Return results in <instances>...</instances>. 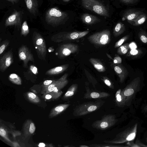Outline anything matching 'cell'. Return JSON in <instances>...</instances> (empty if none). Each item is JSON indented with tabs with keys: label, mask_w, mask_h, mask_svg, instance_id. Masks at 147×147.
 <instances>
[{
	"label": "cell",
	"mask_w": 147,
	"mask_h": 147,
	"mask_svg": "<svg viewBox=\"0 0 147 147\" xmlns=\"http://www.w3.org/2000/svg\"><path fill=\"white\" fill-rule=\"evenodd\" d=\"M67 13L57 7L49 9L46 13L45 20L47 24L53 26L64 23L68 19Z\"/></svg>",
	"instance_id": "6da1fadb"
},
{
	"label": "cell",
	"mask_w": 147,
	"mask_h": 147,
	"mask_svg": "<svg viewBox=\"0 0 147 147\" xmlns=\"http://www.w3.org/2000/svg\"><path fill=\"white\" fill-rule=\"evenodd\" d=\"M105 102V101L101 100L84 102L75 107L73 109V114L76 117L85 115L98 110Z\"/></svg>",
	"instance_id": "7a4b0ae2"
},
{
	"label": "cell",
	"mask_w": 147,
	"mask_h": 147,
	"mask_svg": "<svg viewBox=\"0 0 147 147\" xmlns=\"http://www.w3.org/2000/svg\"><path fill=\"white\" fill-rule=\"evenodd\" d=\"M137 127L138 124L136 123L118 134L114 139L105 140L103 142L106 143L115 144H122L132 141L136 137Z\"/></svg>",
	"instance_id": "3957f363"
},
{
	"label": "cell",
	"mask_w": 147,
	"mask_h": 147,
	"mask_svg": "<svg viewBox=\"0 0 147 147\" xmlns=\"http://www.w3.org/2000/svg\"><path fill=\"white\" fill-rule=\"evenodd\" d=\"M82 5L86 9L93 12L100 16L109 17V13L106 7L98 0H81Z\"/></svg>",
	"instance_id": "277c9868"
},
{
	"label": "cell",
	"mask_w": 147,
	"mask_h": 147,
	"mask_svg": "<svg viewBox=\"0 0 147 147\" xmlns=\"http://www.w3.org/2000/svg\"><path fill=\"white\" fill-rule=\"evenodd\" d=\"M140 79L137 77L132 80L121 92L125 98V105L129 106L140 89Z\"/></svg>",
	"instance_id": "5b68a950"
},
{
	"label": "cell",
	"mask_w": 147,
	"mask_h": 147,
	"mask_svg": "<svg viewBox=\"0 0 147 147\" xmlns=\"http://www.w3.org/2000/svg\"><path fill=\"white\" fill-rule=\"evenodd\" d=\"M32 38L33 43L38 58L45 61L47 49L44 38L39 33L36 32H33Z\"/></svg>",
	"instance_id": "8992f818"
},
{
	"label": "cell",
	"mask_w": 147,
	"mask_h": 147,
	"mask_svg": "<svg viewBox=\"0 0 147 147\" xmlns=\"http://www.w3.org/2000/svg\"><path fill=\"white\" fill-rule=\"evenodd\" d=\"M91 43L98 45H105L109 43L111 40V33L108 29L97 32L88 37Z\"/></svg>",
	"instance_id": "52a82bcc"
},
{
	"label": "cell",
	"mask_w": 147,
	"mask_h": 147,
	"mask_svg": "<svg viewBox=\"0 0 147 147\" xmlns=\"http://www.w3.org/2000/svg\"><path fill=\"white\" fill-rule=\"evenodd\" d=\"M117 121V119L115 115L108 114L104 115L100 120L94 121L92 126L96 129L104 130L113 126Z\"/></svg>",
	"instance_id": "ba28073f"
},
{
	"label": "cell",
	"mask_w": 147,
	"mask_h": 147,
	"mask_svg": "<svg viewBox=\"0 0 147 147\" xmlns=\"http://www.w3.org/2000/svg\"><path fill=\"white\" fill-rule=\"evenodd\" d=\"M89 32V31L74 32H61L53 36L51 40L55 42H59L67 40H75L82 38Z\"/></svg>",
	"instance_id": "9c48e42d"
},
{
	"label": "cell",
	"mask_w": 147,
	"mask_h": 147,
	"mask_svg": "<svg viewBox=\"0 0 147 147\" xmlns=\"http://www.w3.org/2000/svg\"><path fill=\"white\" fill-rule=\"evenodd\" d=\"M23 13V11H22L16 10L13 12L6 19L5 23V26H14L19 30L22 25V18Z\"/></svg>",
	"instance_id": "30bf717a"
},
{
	"label": "cell",
	"mask_w": 147,
	"mask_h": 147,
	"mask_svg": "<svg viewBox=\"0 0 147 147\" xmlns=\"http://www.w3.org/2000/svg\"><path fill=\"white\" fill-rule=\"evenodd\" d=\"M18 56L20 59L22 61L23 66L27 68L29 61L34 62L33 54L30 50L25 45H22L19 49Z\"/></svg>",
	"instance_id": "8fae6325"
},
{
	"label": "cell",
	"mask_w": 147,
	"mask_h": 147,
	"mask_svg": "<svg viewBox=\"0 0 147 147\" xmlns=\"http://www.w3.org/2000/svg\"><path fill=\"white\" fill-rule=\"evenodd\" d=\"M78 49V46L77 45L73 43L66 44L60 47L58 54L59 57H64L76 52Z\"/></svg>",
	"instance_id": "7c38bea8"
},
{
	"label": "cell",
	"mask_w": 147,
	"mask_h": 147,
	"mask_svg": "<svg viewBox=\"0 0 147 147\" xmlns=\"http://www.w3.org/2000/svg\"><path fill=\"white\" fill-rule=\"evenodd\" d=\"M13 53L11 50L5 53L0 59V70L3 72L13 63Z\"/></svg>",
	"instance_id": "4fadbf2b"
},
{
	"label": "cell",
	"mask_w": 147,
	"mask_h": 147,
	"mask_svg": "<svg viewBox=\"0 0 147 147\" xmlns=\"http://www.w3.org/2000/svg\"><path fill=\"white\" fill-rule=\"evenodd\" d=\"M143 12L142 10L134 9H126L123 14L122 19L123 20H126L129 23Z\"/></svg>",
	"instance_id": "5bb4252c"
},
{
	"label": "cell",
	"mask_w": 147,
	"mask_h": 147,
	"mask_svg": "<svg viewBox=\"0 0 147 147\" xmlns=\"http://www.w3.org/2000/svg\"><path fill=\"white\" fill-rule=\"evenodd\" d=\"M86 92L84 96L85 99H100L106 98L110 96V94L106 92L92 91L88 87H86Z\"/></svg>",
	"instance_id": "9a60e30c"
},
{
	"label": "cell",
	"mask_w": 147,
	"mask_h": 147,
	"mask_svg": "<svg viewBox=\"0 0 147 147\" xmlns=\"http://www.w3.org/2000/svg\"><path fill=\"white\" fill-rule=\"evenodd\" d=\"M113 66L114 71L119 78L120 82L123 83L128 74L127 70L122 64H115Z\"/></svg>",
	"instance_id": "2e32d148"
},
{
	"label": "cell",
	"mask_w": 147,
	"mask_h": 147,
	"mask_svg": "<svg viewBox=\"0 0 147 147\" xmlns=\"http://www.w3.org/2000/svg\"><path fill=\"white\" fill-rule=\"evenodd\" d=\"M81 19L84 24L91 25L100 21V20L95 16L88 13L83 14L81 16Z\"/></svg>",
	"instance_id": "e0dca14e"
},
{
	"label": "cell",
	"mask_w": 147,
	"mask_h": 147,
	"mask_svg": "<svg viewBox=\"0 0 147 147\" xmlns=\"http://www.w3.org/2000/svg\"><path fill=\"white\" fill-rule=\"evenodd\" d=\"M26 7L29 12L35 16L38 11V2L37 0H25Z\"/></svg>",
	"instance_id": "ac0fdd59"
},
{
	"label": "cell",
	"mask_w": 147,
	"mask_h": 147,
	"mask_svg": "<svg viewBox=\"0 0 147 147\" xmlns=\"http://www.w3.org/2000/svg\"><path fill=\"white\" fill-rule=\"evenodd\" d=\"M69 65L66 64L57 66L47 71L45 73L46 75H56L63 73L68 67Z\"/></svg>",
	"instance_id": "d6986e66"
},
{
	"label": "cell",
	"mask_w": 147,
	"mask_h": 147,
	"mask_svg": "<svg viewBox=\"0 0 147 147\" xmlns=\"http://www.w3.org/2000/svg\"><path fill=\"white\" fill-rule=\"evenodd\" d=\"M121 90L119 89L116 92L115 95V102L117 106L120 107H122L125 105V98L121 92Z\"/></svg>",
	"instance_id": "ffe728a7"
},
{
	"label": "cell",
	"mask_w": 147,
	"mask_h": 147,
	"mask_svg": "<svg viewBox=\"0 0 147 147\" xmlns=\"http://www.w3.org/2000/svg\"><path fill=\"white\" fill-rule=\"evenodd\" d=\"M89 61L96 69L99 72H104L106 69L102 63L99 60L96 58H91Z\"/></svg>",
	"instance_id": "44dd1931"
},
{
	"label": "cell",
	"mask_w": 147,
	"mask_h": 147,
	"mask_svg": "<svg viewBox=\"0 0 147 147\" xmlns=\"http://www.w3.org/2000/svg\"><path fill=\"white\" fill-rule=\"evenodd\" d=\"M147 20V15L144 12L129 24L134 26H138L143 24Z\"/></svg>",
	"instance_id": "7402d4cb"
},
{
	"label": "cell",
	"mask_w": 147,
	"mask_h": 147,
	"mask_svg": "<svg viewBox=\"0 0 147 147\" xmlns=\"http://www.w3.org/2000/svg\"><path fill=\"white\" fill-rule=\"evenodd\" d=\"M125 30L124 24L121 22H118L115 26L113 30V34L117 37L123 34Z\"/></svg>",
	"instance_id": "603a6c76"
},
{
	"label": "cell",
	"mask_w": 147,
	"mask_h": 147,
	"mask_svg": "<svg viewBox=\"0 0 147 147\" xmlns=\"http://www.w3.org/2000/svg\"><path fill=\"white\" fill-rule=\"evenodd\" d=\"M78 84H72L68 89L64 96L65 99H69L72 97L77 90Z\"/></svg>",
	"instance_id": "cb8c5ba5"
},
{
	"label": "cell",
	"mask_w": 147,
	"mask_h": 147,
	"mask_svg": "<svg viewBox=\"0 0 147 147\" xmlns=\"http://www.w3.org/2000/svg\"><path fill=\"white\" fill-rule=\"evenodd\" d=\"M142 53V51L141 50L134 49L128 51L125 55L127 57L136 58L140 56Z\"/></svg>",
	"instance_id": "d4e9b609"
},
{
	"label": "cell",
	"mask_w": 147,
	"mask_h": 147,
	"mask_svg": "<svg viewBox=\"0 0 147 147\" xmlns=\"http://www.w3.org/2000/svg\"><path fill=\"white\" fill-rule=\"evenodd\" d=\"M9 80L13 83L20 85L21 84V79L17 74L13 73L10 74L9 77Z\"/></svg>",
	"instance_id": "484cf974"
},
{
	"label": "cell",
	"mask_w": 147,
	"mask_h": 147,
	"mask_svg": "<svg viewBox=\"0 0 147 147\" xmlns=\"http://www.w3.org/2000/svg\"><path fill=\"white\" fill-rule=\"evenodd\" d=\"M129 48V44L128 43H126L118 48L117 53L120 55H125L127 52Z\"/></svg>",
	"instance_id": "4316f807"
},
{
	"label": "cell",
	"mask_w": 147,
	"mask_h": 147,
	"mask_svg": "<svg viewBox=\"0 0 147 147\" xmlns=\"http://www.w3.org/2000/svg\"><path fill=\"white\" fill-rule=\"evenodd\" d=\"M29 28L27 22L25 21L22 24L20 34L21 36H26L29 33Z\"/></svg>",
	"instance_id": "83f0119b"
},
{
	"label": "cell",
	"mask_w": 147,
	"mask_h": 147,
	"mask_svg": "<svg viewBox=\"0 0 147 147\" xmlns=\"http://www.w3.org/2000/svg\"><path fill=\"white\" fill-rule=\"evenodd\" d=\"M138 37L143 43L147 44V33L142 29H140L138 34Z\"/></svg>",
	"instance_id": "f1b7e54d"
},
{
	"label": "cell",
	"mask_w": 147,
	"mask_h": 147,
	"mask_svg": "<svg viewBox=\"0 0 147 147\" xmlns=\"http://www.w3.org/2000/svg\"><path fill=\"white\" fill-rule=\"evenodd\" d=\"M69 104L61 105L57 106L55 108L54 111L56 114L60 113L65 111L69 106Z\"/></svg>",
	"instance_id": "f546056e"
},
{
	"label": "cell",
	"mask_w": 147,
	"mask_h": 147,
	"mask_svg": "<svg viewBox=\"0 0 147 147\" xmlns=\"http://www.w3.org/2000/svg\"><path fill=\"white\" fill-rule=\"evenodd\" d=\"M91 147H125L127 146H121L114 145L113 144L107 143L106 144H94L90 145L89 146Z\"/></svg>",
	"instance_id": "4dcf8cb0"
},
{
	"label": "cell",
	"mask_w": 147,
	"mask_h": 147,
	"mask_svg": "<svg viewBox=\"0 0 147 147\" xmlns=\"http://www.w3.org/2000/svg\"><path fill=\"white\" fill-rule=\"evenodd\" d=\"M9 44V40H6L3 41L0 45V55L7 48Z\"/></svg>",
	"instance_id": "1f68e13d"
},
{
	"label": "cell",
	"mask_w": 147,
	"mask_h": 147,
	"mask_svg": "<svg viewBox=\"0 0 147 147\" xmlns=\"http://www.w3.org/2000/svg\"><path fill=\"white\" fill-rule=\"evenodd\" d=\"M129 35H125L122 38L116 42L114 46L115 48L119 47L123 43L126 41L129 38Z\"/></svg>",
	"instance_id": "d6a6232c"
},
{
	"label": "cell",
	"mask_w": 147,
	"mask_h": 147,
	"mask_svg": "<svg viewBox=\"0 0 147 147\" xmlns=\"http://www.w3.org/2000/svg\"><path fill=\"white\" fill-rule=\"evenodd\" d=\"M120 2L127 5H135L140 0H118Z\"/></svg>",
	"instance_id": "836d02e7"
},
{
	"label": "cell",
	"mask_w": 147,
	"mask_h": 147,
	"mask_svg": "<svg viewBox=\"0 0 147 147\" xmlns=\"http://www.w3.org/2000/svg\"><path fill=\"white\" fill-rule=\"evenodd\" d=\"M102 80L104 83L109 88L113 89L114 86L111 80L107 77L104 76L102 78Z\"/></svg>",
	"instance_id": "e575fe53"
},
{
	"label": "cell",
	"mask_w": 147,
	"mask_h": 147,
	"mask_svg": "<svg viewBox=\"0 0 147 147\" xmlns=\"http://www.w3.org/2000/svg\"><path fill=\"white\" fill-rule=\"evenodd\" d=\"M113 62L115 64H120L122 62L121 58L119 56H115L113 59Z\"/></svg>",
	"instance_id": "d590c367"
},
{
	"label": "cell",
	"mask_w": 147,
	"mask_h": 147,
	"mask_svg": "<svg viewBox=\"0 0 147 147\" xmlns=\"http://www.w3.org/2000/svg\"><path fill=\"white\" fill-rule=\"evenodd\" d=\"M30 69L34 74L35 75L37 74L38 73L37 68L34 65L30 66Z\"/></svg>",
	"instance_id": "8d00e7d4"
},
{
	"label": "cell",
	"mask_w": 147,
	"mask_h": 147,
	"mask_svg": "<svg viewBox=\"0 0 147 147\" xmlns=\"http://www.w3.org/2000/svg\"><path fill=\"white\" fill-rule=\"evenodd\" d=\"M35 129V127L34 125V124L32 123L30 125V127L29 128V131L32 134L33 133Z\"/></svg>",
	"instance_id": "74e56055"
},
{
	"label": "cell",
	"mask_w": 147,
	"mask_h": 147,
	"mask_svg": "<svg viewBox=\"0 0 147 147\" xmlns=\"http://www.w3.org/2000/svg\"><path fill=\"white\" fill-rule=\"evenodd\" d=\"M127 144L128 145V147H140L137 144H135L132 142L129 141L128 142Z\"/></svg>",
	"instance_id": "f35d334b"
},
{
	"label": "cell",
	"mask_w": 147,
	"mask_h": 147,
	"mask_svg": "<svg viewBox=\"0 0 147 147\" xmlns=\"http://www.w3.org/2000/svg\"><path fill=\"white\" fill-rule=\"evenodd\" d=\"M55 80H46L44 82L43 84L46 86H47L51 84Z\"/></svg>",
	"instance_id": "ab89813d"
},
{
	"label": "cell",
	"mask_w": 147,
	"mask_h": 147,
	"mask_svg": "<svg viewBox=\"0 0 147 147\" xmlns=\"http://www.w3.org/2000/svg\"><path fill=\"white\" fill-rule=\"evenodd\" d=\"M29 98L32 99H34L36 98V96L35 94L32 92H30L28 94Z\"/></svg>",
	"instance_id": "60d3db41"
},
{
	"label": "cell",
	"mask_w": 147,
	"mask_h": 147,
	"mask_svg": "<svg viewBox=\"0 0 147 147\" xmlns=\"http://www.w3.org/2000/svg\"><path fill=\"white\" fill-rule=\"evenodd\" d=\"M6 134V132L5 130L3 128L0 129V135L2 137H5Z\"/></svg>",
	"instance_id": "b9f144b4"
},
{
	"label": "cell",
	"mask_w": 147,
	"mask_h": 147,
	"mask_svg": "<svg viewBox=\"0 0 147 147\" xmlns=\"http://www.w3.org/2000/svg\"><path fill=\"white\" fill-rule=\"evenodd\" d=\"M129 47H130V48H131V49H134V47L135 49L136 48V46L134 42H132L129 45Z\"/></svg>",
	"instance_id": "7bdbcfd3"
},
{
	"label": "cell",
	"mask_w": 147,
	"mask_h": 147,
	"mask_svg": "<svg viewBox=\"0 0 147 147\" xmlns=\"http://www.w3.org/2000/svg\"><path fill=\"white\" fill-rule=\"evenodd\" d=\"M11 2L13 4L18 3L19 1V0H7Z\"/></svg>",
	"instance_id": "ee69618b"
},
{
	"label": "cell",
	"mask_w": 147,
	"mask_h": 147,
	"mask_svg": "<svg viewBox=\"0 0 147 147\" xmlns=\"http://www.w3.org/2000/svg\"><path fill=\"white\" fill-rule=\"evenodd\" d=\"M45 98L47 99H49L52 98V96L50 94H47L45 96Z\"/></svg>",
	"instance_id": "f6af8a7d"
},
{
	"label": "cell",
	"mask_w": 147,
	"mask_h": 147,
	"mask_svg": "<svg viewBox=\"0 0 147 147\" xmlns=\"http://www.w3.org/2000/svg\"><path fill=\"white\" fill-rule=\"evenodd\" d=\"M45 146V144L43 143H40L38 145V146L40 147H44Z\"/></svg>",
	"instance_id": "bcb514c9"
},
{
	"label": "cell",
	"mask_w": 147,
	"mask_h": 147,
	"mask_svg": "<svg viewBox=\"0 0 147 147\" xmlns=\"http://www.w3.org/2000/svg\"><path fill=\"white\" fill-rule=\"evenodd\" d=\"M80 147H89L90 146H88L86 145H82L80 146Z\"/></svg>",
	"instance_id": "7dc6e473"
},
{
	"label": "cell",
	"mask_w": 147,
	"mask_h": 147,
	"mask_svg": "<svg viewBox=\"0 0 147 147\" xmlns=\"http://www.w3.org/2000/svg\"><path fill=\"white\" fill-rule=\"evenodd\" d=\"M143 110L144 111H147V105L144 107Z\"/></svg>",
	"instance_id": "c3c4849f"
},
{
	"label": "cell",
	"mask_w": 147,
	"mask_h": 147,
	"mask_svg": "<svg viewBox=\"0 0 147 147\" xmlns=\"http://www.w3.org/2000/svg\"><path fill=\"white\" fill-rule=\"evenodd\" d=\"M64 2H67L69 1L70 0H63Z\"/></svg>",
	"instance_id": "681fc988"
}]
</instances>
